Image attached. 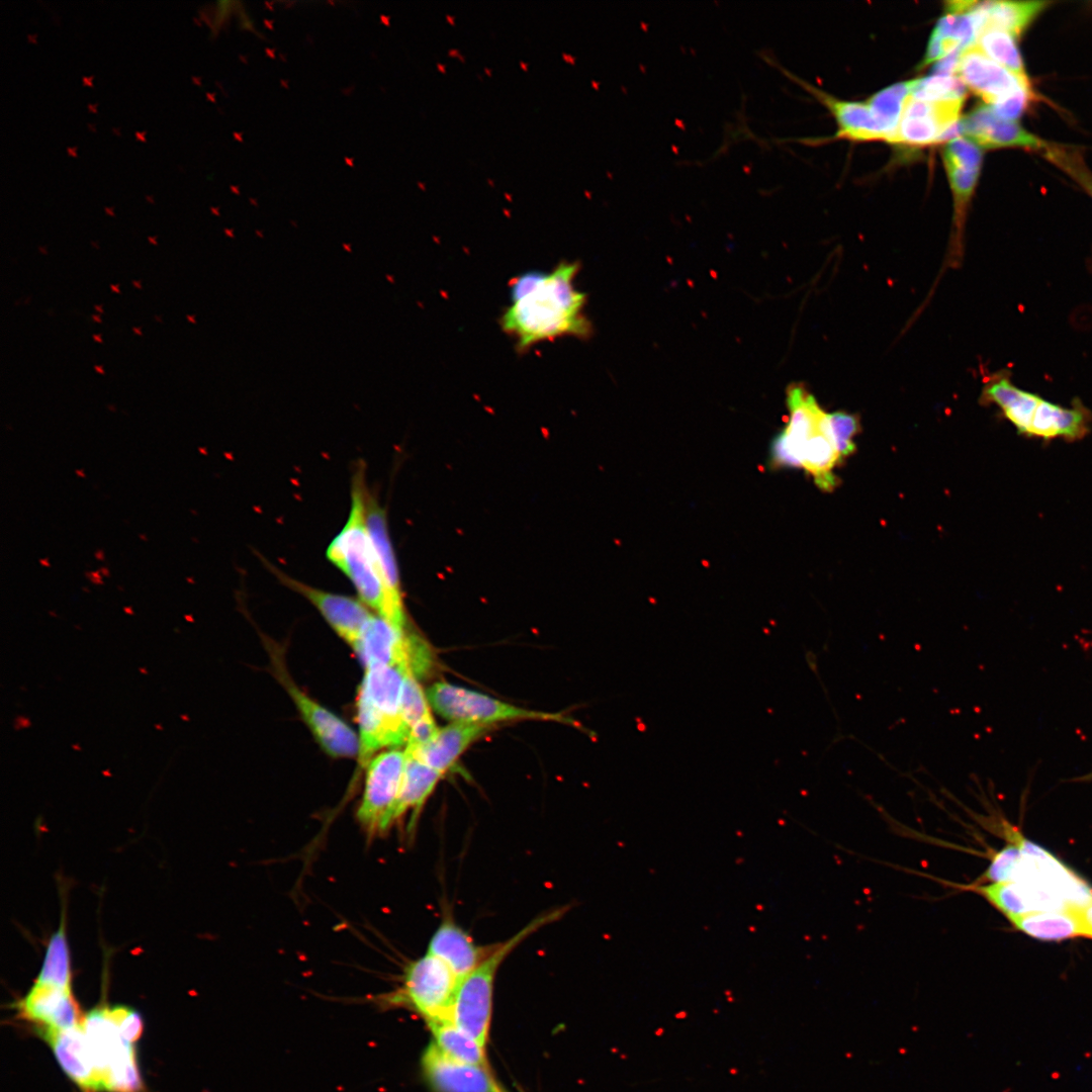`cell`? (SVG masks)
Returning <instances> with one entry per match:
<instances>
[{"instance_id": "obj_1", "label": "cell", "mask_w": 1092, "mask_h": 1092, "mask_svg": "<svg viewBox=\"0 0 1092 1092\" xmlns=\"http://www.w3.org/2000/svg\"><path fill=\"white\" fill-rule=\"evenodd\" d=\"M579 268L576 261L562 260L550 271L530 270L510 281L511 301L499 325L519 352L556 338L589 337L586 295L574 284Z\"/></svg>"}, {"instance_id": "obj_2", "label": "cell", "mask_w": 1092, "mask_h": 1092, "mask_svg": "<svg viewBox=\"0 0 1092 1092\" xmlns=\"http://www.w3.org/2000/svg\"><path fill=\"white\" fill-rule=\"evenodd\" d=\"M787 405L789 421L770 449L772 466L803 469L820 489L832 491L838 484L834 471L843 459L830 414L801 385L788 388Z\"/></svg>"}, {"instance_id": "obj_3", "label": "cell", "mask_w": 1092, "mask_h": 1092, "mask_svg": "<svg viewBox=\"0 0 1092 1092\" xmlns=\"http://www.w3.org/2000/svg\"><path fill=\"white\" fill-rule=\"evenodd\" d=\"M368 487L365 469L359 464L352 476L351 507L342 530L330 542L326 556L352 582L360 600L377 616L385 618L386 594L365 519Z\"/></svg>"}, {"instance_id": "obj_4", "label": "cell", "mask_w": 1092, "mask_h": 1092, "mask_svg": "<svg viewBox=\"0 0 1092 1092\" xmlns=\"http://www.w3.org/2000/svg\"><path fill=\"white\" fill-rule=\"evenodd\" d=\"M567 912L560 907L530 921L509 939L497 943L493 951L472 972L458 982L450 1010V1021L485 1048L496 972L506 958L526 938Z\"/></svg>"}, {"instance_id": "obj_5", "label": "cell", "mask_w": 1092, "mask_h": 1092, "mask_svg": "<svg viewBox=\"0 0 1092 1092\" xmlns=\"http://www.w3.org/2000/svg\"><path fill=\"white\" fill-rule=\"evenodd\" d=\"M426 694L430 706L441 717L452 722L485 726L526 719L571 722L560 714L525 709L446 681L435 682Z\"/></svg>"}, {"instance_id": "obj_6", "label": "cell", "mask_w": 1092, "mask_h": 1092, "mask_svg": "<svg viewBox=\"0 0 1092 1092\" xmlns=\"http://www.w3.org/2000/svg\"><path fill=\"white\" fill-rule=\"evenodd\" d=\"M458 982L445 963L427 952L407 965L402 986L392 999L408 1004L428 1023L450 1020Z\"/></svg>"}, {"instance_id": "obj_7", "label": "cell", "mask_w": 1092, "mask_h": 1092, "mask_svg": "<svg viewBox=\"0 0 1092 1092\" xmlns=\"http://www.w3.org/2000/svg\"><path fill=\"white\" fill-rule=\"evenodd\" d=\"M406 756L404 750L390 749L376 754L366 766L363 797L357 818L370 831H384L398 798Z\"/></svg>"}, {"instance_id": "obj_8", "label": "cell", "mask_w": 1092, "mask_h": 1092, "mask_svg": "<svg viewBox=\"0 0 1092 1092\" xmlns=\"http://www.w3.org/2000/svg\"><path fill=\"white\" fill-rule=\"evenodd\" d=\"M264 563L279 581L309 601L338 636L358 653L363 632L374 616L361 600L320 589L287 575L266 560Z\"/></svg>"}, {"instance_id": "obj_9", "label": "cell", "mask_w": 1092, "mask_h": 1092, "mask_svg": "<svg viewBox=\"0 0 1092 1092\" xmlns=\"http://www.w3.org/2000/svg\"><path fill=\"white\" fill-rule=\"evenodd\" d=\"M279 680L286 689L323 750L333 757H355L359 753V737L341 718L302 692L282 670Z\"/></svg>"}, {"instance_id": "obj_10", "label": "cell", "mask_w": 1092, "mask_h": 1092, "mask_svg": "<svg viewBox=\"0 0 1092 1092\" xmlns=\"http://www.w3.org/2000/svg\"><path fill=\"white\" fill-rule=\"evenodd\" d=\"M404 673V669L397 666L365 667L358 690L383 721L391 749L406 744L411 731L401 710Z\"/></svg>"}, {"instance_id": "obj_11", "label": "cell", "mask_w": 1092, "mask_h": 1092, "mask_svg": "<svg viewBox=\"0 0 1092 1092\" xmlns=\"http://www.w3.org/2000/svg\"><path fill=\"white\" fill-rule=\"evenodd\" d=\"M365 519L385 587L386 615L384 620L394 628L404 630L405 614L401 597L399 569L388 531L386 513L369 488L365 497Z\"/></svg>"}, {"instance_id": "obj_12", "label": "cell", "mask_w": 1092, "mask_h": 1092, "mask_svg": "<svg viewBox=\"0 0 1092 1092\" xmlns=\"http://www.w3.org/2000/svg\"><path fill=\"white\" fill-rule=\"evenodd\" d=\"M964 101H922L909 96L892 143L926 146L941 142L959 121Z\"/></svg>"}, {"instance_id": "obj_13", "label": "cell", "mask_w": 1092, "mask_h": 1092, "mask_svg": "<svg viewBox=\"0 0 1092 1092\" xmlns=\"http://www.w3.org/2000/svg\"><path fill=\"white\" fill-rule=\"evenodd\" d=\"M956 74L966 87L988 105L1021 89L1031 88L1028 77L1012 73L986 56L977 46L962 52Z\"/></svg>"}, {"instance_id": "obj_14", "label": "cell", "mask_w": 1092, "mask_h": 1092, "mask_svg": "<svg viewBox=\"0 0 1092 1092\" xmlns=\"http://www.w3.org/2000/svg\"><path fill=\"white\" fill-rule=\"evenodd\" d=\"M421 1064L435 1092H503L487 1067L453 1060L434 1042L424 1052Z\"/></svg>"}, {"instance_id": "obj_15", "label": "cell", "mask_w": 1092, "mask_h": 1092, "mask_svg": "<svg viewBox=\"0 0 1092 1092\" xmlns=\"http://www.w3.org/2000/svg\"><path fill=\"white\" fill-rule=\"evenodd\" d=\"M20 1015L37 1028L67 1030L84 1020L72 989L34 981L18 1004Z\"/></svg>"}, {"instance_id": "obj_16", "label": "cell", "mask_w": 1092, "mask_h": 1092, "mask_svg": "<svg viewBox=\"0 0 1092 1092\" xmlns=\"http://www.w3.org/2000/svg\"><path fill=\"white\" fill-rule=\"evenodd\" d=\"M961 126L962 133L974 144L988 149L1009 147L1044 151L1049 145L1016 121L999 117L987 104L975 107L961 120Z\"/></svg>"}, {"instance_id": "obj_17", "label": "cell", "mask_w": 1092, "mask_h": 1092, "mask_svg": "<svg viewBox=\"0 0 1092 1092\" xmlns=\"http://www.w3.org/2000/svg\"><path fill=\"white\" fill-rule=\"evenodd\" d=\"M38 1033L50 1044L59 1065L72 1081L87 1091H103L83 1023L67 1030L38 1028Z\"/></svg>"}, {"instance_id": "obj_18", "label": "cell", "mask_w": 1092, "mask_h": 1092, "mask_svg": "<svg viewBox=\"0 0 1092 1092\" xmlns=\"http://www.w3.org/2000/svg\"><path fill=\"white\" fill-rule=\"evenodd\" d=\"M1091 424L1092 413L1079 398H1074L1070 406L1041 398L1026 437L1044 442L1056 439L1075 442L1089 434Z\"/></svg>"}, {"instance_id": "obj_19", "label": "cell", "mask_w": 1092, "mask_h": 1092, "mask_svg": "<svg viewBox=\"0 0 1092 1092\" xmlns=\"http://www.w3.org/2000/svg\"><path fill=\"white\" fill-rule=\"evenodd\" d=\"M780 69L790 78L804 85L832 112L838 124V136L853 141L885 140L892 143L896 131L883 122L867 103L850 102L834 97L806 84L784 68Z\"/></svg>"}, {"instance_id": "obj_20", "label": "cell", "mask_w": 1092, "mask_h": 1092, "mask_svg": "<svg viewBox=\"0 0 1092 1092\" xmlns=\"http://www.w3.org/2000/svg\"><path fill=\"white\" fill-rule=\"evenodd\" d=\"M495 946L476 944L454 921L444 919L432 935L427 952L445 963L460 980L476 969Z\"/></svg>"}, {"instance_id": "obj_21", "label": "cell", "mask_w": 1092, "mask_h": 1092, "mask_svg": "<svg viewBox=\"0 0 1092 1092\" xmlns=\"http://www.w3.org/2000/svg\"><path fill=\"white\" fill-rule=\"evenodd\" d=\"M488 728L489 726L485 725L452 722L439 728L433 740L423 748L414 751L404 749V752L416 756L444 776L461 754Z\"/></svg>"}, {"instance_id": "obj_22", "label": "cell", "mask_w": 1092, "mask_h": 1092, "mask_svg": "<svg viewBox=\"0 0 1092 1092\" xmlns=\"http://www.w3.org/2000/svg\"><path fill=\"white\" fill-rule=\"evenodd\" d=\"M1041 396L1016 386L1008 374L999 373L983 387L981 401L995 404L1021 436H1027L1034 412Z\"/></svg>"}, {"instance_id": "obj_23", "label": "cell", "mask_w": 1092, "mask_h": 1092, "mask_svg": "<svg viewBox=\"0 0 1092 1092\" xmlns=\"http://www.w3.org/2000/svg\"><path fill=\"white\" fill-rule=\"evenodd\" d=\"M83 1027L93 1061L102 1081L104 1073L112 1062L131 1042L121 1037L107 1006L96 1007L89 1011L84 1016Z\"/></svg>"}, {"instance_id": "obj_24", "label": "cell", "mask_w": 1092, "mask_h": 1092, "mask_svg": "<svg viewBox=\"0 0 1092 1092\" xmlns=\"http://www.w3.org/2000/svg\"><path fill=\"white\" fill-rule=\"evenodd\" d=\"M405 753V752H404ZM405 770L401 789L390 816V825L403 814L413 811L410 827H413L420 809L436 788L443 775L428 766L416 756L406 754Z\"/></svg>"}, {"instance_id": "obj_25", "label": "cell", "mask_w": 1092, "mask_h": 1092, "mask_svg": "<svg viewBox=\"0 0 1092 1092\" xmlns=\"http://www.w3.org/2000/svg\"><path fill=\"white\" fill-rule=\"evenodd\" d=\"M1010 921L1020 931L1042 940H1062L1082 935L1081 926L1071 906L1032 910L1011 918Z\"/></svg>"}, {"instance_id": "obj_26", "label": "cell", "mask_w": 1092, "mask_h": 1092, "mask_svg": "<svg viewBox=\"0 0 1092 1092\" xmlns=\"http://www.w3.org/2000/svg\"><path fill=\"white\" fill-rule=\"evenodd\" d=\"M1050 4L1045 1L982 2L980 5L985 15L983 29H1001L1018 38Z\"/></svg>"}, {"instance_id": "obj_27", "label": "cell", "mask_w": 1092, "mask_h": 1092, "mask_svg": "<svg viewBox=\"0 0 1092 1092\" xmlns=\"http://www.w3.org/2000/svg\"><path fill=\"white\" fill-rule=\"evenodd\" d=\"M428 1024L434 1036L433 1042L443 1054L458 1062L487 1067L485 1048L450 1020Z\"/></svg>"}, {"instance_id": "obj_28", "label": "cell", "mask_w": 1092, "mask_h": 1092, "mask_svg": "<svg viewBox=\"0 0 1092 1092\" xmlns=\"http://www.w3.org/2000/svg\"><path fill=\"white\" fill-rule=\"evenodd\" d=\"M958 887L983 896L1009 920L1034 910L1033 901L1027 890L1015 881Z\"/></svg>"}, {"instance_id": "obj_29", "label": "cell", "mask_w": 1092, "mask_h": 1092, "mask_svg": "<svg viewBox=\"0 0 1092 1092\" xmlns=\"http://www.w3.org/2000/svg\"><path fill=\"white\" fill-rule=\"evenodd\" d=\"M35 981L72 989V970L64 920L51 936Z\"/></svg>"}, {"instance_id": "obj_30", "label": "cell", "mask_w": 1092, "mask_h": 1092, "mask_svg": "<svg viewBox=\"0 0 1092 1092\" xmlns=\"http://www.w3.org/2000/svg\"><path fill=\"white\" fill-rule=\"evenodd\" d=\"M976 46L990 59L1012 73L1027 78L1022 56L1015 37L1001 29L988 27L983 29Z\"/></svg>"}, {"instance_id": "obj_31", "label": "cell", "mask_w": 1092, "mask_h": 1092, "mask_svg": "<svg viewBox=\"0 0 1092 1092\" xmlns=\"http://www.w3.org/2000/svg\"><path fill=\"white\" fill-rule=\"evenodd\" d=\"M103 1089L108 1092H140L143 1084L133 1045H129L104 1073Z\"/></svg>"}, {"instance_id": "obj_32", "label": "cell", "mask_w": 1092, "mask_h": 1092, "mask_svg": "<svg viewBox=\"0 0 1092 1092\" xmlns=\"http://www.w3.org/2000/svg\"><path fill=\"white\" fill-rule=\"evenodd\" d=\"M913 80L894 84L873 95L867 104L883 122L895 131L904 105L910 96Z\"/></svg>"}, {"instance_id": "obj_33", "label": "cell", "mask_w": 1092, "mask_h": 1092, "mask_svg": "<svg viewBox=\"0 0 1092 1092\" xmlns=\"http://www.w3.org/2000/svg\"><path fill=\"white\" fill-rule=\"evenodd\" d=\"M910 97L922 101L965 100L966 86L959 77L932 75L913 80Z\"/></svg>"}, {"instance_id": "obj_34", "label": "cell", "mask_w": 1092, "mask_h": 1092, "mask_svg": "<svg viewBox=\"0 0 1092 1092\" xmlns=\"http://www.w3.org/2000/svg\"><path fill=\"white\" fill-rule=\"evenodd\" d=\"M1043 154L1050 162L1068 174L1092 196V172L1081 153L1072 147L1049 144Z\"/></svg>"}, {"instance_id": "obj_35", "label": "cell", "mask_w": 1092, "mask_h": 1092, "mask_svg": "<svg viewBox=\"0 0 1092 1092\" xmlns=\"http://www.w3.org/2000/svg\"><path fill=\"white\" fill-rule=\"evenodd\" d=\"M1022 856L1021 842L1017 838L992 856L988 869L981 878L982 882L1001 883L1013 881Z\"/></svg>"}, {"instance_id": "obj_36", "label": "cell", "mask_w": 1092, "mask_h": 1092, "mask_svg": "<svg viewBox=\"0 0 1092 1092\" xmlns=\"http://www.w3.org/2000/svg\"><path fill=\"white\" fill-rule=\"evenodd\" d=\"M430 707L427 694L422 689L419 678L413 672L406 671L402 686L401 710L410 729L419 720L431 713Z\"/></svg>"}, {"instance_id": "obj_37", "label": "cell", "mask_w": 1092, "mask_h": 1092, "mask_svg": "<svg viewBox=\"0 0 1092 1092\" xmlns=\"http://www.w3.org/2000/svg\"><path fill=\"white\" fill-rule=\"evenodd\" d=\"M830 421L840 455L844 460L856 450L854 437L860 429L859 421L855 415L844 412L830 414Z\"/></svg>"}, {"instance_id": "obj_38", "label": "cell", "mask_w": 1092, "mask_h": 1092, "mask_svg": "<svg viewBox=\"0 0 1092 1092\" xmlns=\"http://www.w3.org/2000/svg\"><path fill=\"white\" fill-rule=\"evenodd\" d=\"M1035 94L1031 88L1021 89L989 105L1001 118L1016 121L1034 100Z\"/></svg>"}, {"instance_id": "obj_39", "label": "cell", "mask_w": 1092, "mask_h": 1092, "mask_svg": "<svg viewBox=\"0 0 1092 1092\" xmlns=\"http://www.w3.org/2000/svg\"><path fill=\"white\" fill-rule=\"evenodd\" d=\"M109 1013L123 1039L134 1043L141 1037L144 1021L136 1010L124 1005H115L109 1007Z\"/></svg>"}, {"instance_id": "obj_40", "label": "cell", "mask_w": 1092, "mask_h": 1092, "mask_svg": "<svg viewBox=\"0 0 1092 1092\" xmlns=\"http://www.w3.org/2000/svg\"><path fill=\"white\" fill-rule=\"evenodd\" d=\"M438 730L432 714H427L412 726L404 749L414 751L423 748L433 740Z\"/></svg>"}, {"instance_id": "obj_41", "label": "cell", "mask_w": 1092, "mask_h": 1092, "mask_svg": "<svg viewBox=\"0 0 1092 1092\" xmlns=\"http://www.w3.org/2000/svg\"><path fill=\"white\" fill-rule=\"evenodd\" d=\"M1071 907L1081 926L1082 935L1092 938V898Z\"/></svg>"}, {"instance_id": "obj_42", "label": "cell", "mask_w": 1092, "mask_h": 1092, "mask_svg": "<svg viewBox=\"0 0 1092 1092\" xmlns=\"http://www.w3.org/2000/svg\"><path fill=\"white\" fill-rule=\"evenodd\" d=\"M963 50H956L943 57L933 67V75L951 76L957 73Z\"/></svg>"}, {"instance_id": "obj_43", "label": "cell", "mask_w": 1092, "mask_h": 1092, "mask_svg": "<svg viewBox=\"0 0 1092 1092\" xmlns=\"http://www.w3.org/2000/svg\"><path fill=\"white\" fill-rule=\"evenodd\" d=\"M1070 782L1092 783V769L1090 771H1088L1087 774H1085V775H1082V776H1079V777H1076V778H1072L1070 780Z\"/></svg>"}, {"instance_id": "obj_44", "label": "cell", "mask_w": 1092, "mask_h": 1092, "mask_svg": "<svg viewBox=\"0 0 1092 1092\" xmlns=\"http://www.w3.org/2000/svg\"><path fill=\"white\" fill-rule=\"evenodd\" d=\"M92 79H93V76H89V77L84 76V77H82V84L92 87Z\"/></svg>"}, {"instance_id": "obj_45", "label": "cell", "mask_w": 1092, "mask_h": 1092, "mask_svg": "<svg viewBox=\"0 0 1092 1092\" xmlns=\"http://www.w3.org/2000/svg\"><path fill=\"white\" fill-rule=\"evenodd\" d=\"M134 134H135V136H136V139H138V140H140V141H143V142H145V141H146V139H145V134H146V132H145V131H138V130H136V131L134 132Z\"/></svg>"}, {"instance_id": "obj_46", "label": "cell", "mask_w": 1092, "mask_h": 1092, "mask_svg": "<svg viewBox=\"0 0 1092 1092\" xmlns=\"http://www.w3.org/2000/svg\"><path fill=\"white\" fill-rule=\"evenodd\" d=\"M67 153L70 156L76 157V147H68L67 148Z\"/></svg>"}, {"instance_id": "obj_47", "label": "cell", "mask_w": 1092, "mask_h": 1092, "mask_svg": "<svg viewBox=\"0 0 1092 1092\" xmlns=\"http://www.w3.org/2000/svg\"><path fill=\"white\" fill-rule=\"evenodd\" d=\"M104 210H105V212H106L107 214H109V215H114V212H113V208H111V207H105V208H104Z\"/></svg>"}, {"instance_id": "obj_48", "label": "cell", "mask_w": 1092, "mask_h": 1092, "mask_svg": "<svg viewBox=\"0 0 1092 1092\" xmlns=\"http://www.w3.org/2000/svg\"><path fill=\"white\" fill-rule=\"evenodd\" d=\"M96 105L97 104H88V109L91 110L92 112H96V108H95Z\"/></svg>"}, {"instance_id": "obj_49", "label": "cell", "mask_w": 1092, "mask_h": 1092, "mask_svg": "<svg viewBox=\"0 0 1092 1092\" xmlns=\"http://www.w3.org/2000/svg\"><path fill=\"white\" fill-rule=\"evenodd\" d=\"M94 368H95V370H96L97 372H99V373H101V374H103V373H104V371H103V369H102V367H101V366H97V365H95V366H94Z\"/></svg>"}, {"instance_id": "obj_50", "label": "cell", "mask_w": 1092, "mask_h": 1092, "mask_svg": "<svg viewBox=\"0 0 1092 1092\" xmlns=\"http://www.w3.org/2000/svg\"><path fill=\"white\" fill-rule=\"evenodd\" d=\"M93 339H94V340H95L96 342L102 343V340H101V338H100V335H93Z\"/></svg>"}, {"instance_id": "obj_51", "label": "cell", "mask_w": 1092, "mask_h": 1092, "mask_svg": "<svg viewBox=\"0 0 1092 1092\" xmlns=\"http://www.w3.org/2000/svg\"><path fill=\"white\" fill-rule=\"evenodd\" d=\"M110 287H111V289H112V290H113L114 292H117V293H119V292H120V291H119V289H118V285H113V284H112V285H111Z\"/></svg>"}, {"instance_id": "obj_52", "label": "cell", "mask_w": 1092, "mask_h": 1092, "mask_svg": "<svg viewBox=\"0 0 1092 1092\" xmlns=\"http://www.w3.org/2000/svg\"><path fill=\"white\" fill-rule=\"evenodd\" d=\"M148 240H149V241L151 242V244L157 245V241H156V238H155V237H154V238H153V237H149V238H148Z\"/></svg>"}, {"instance_id": "obj_53", "label": "cell", "mask_w": 1092, "mask_h": 1092, "mask_svg": "<svg viewBox=\"0 0 1092 1092\" xmlns=\"http://www.w3.org/2000/svg\"><path fill=\"white\" fill-rule=\"evenodd\" d=\"M92 317H93V320H94L95 322H97V323H101V318L99 317V315H97V314H94V315H92Z\"/></svg>"}, {"instance_id": "obj_54", "label": "cell", "mask_w": 1092, "mask_h": 1092, "mask_svg": "<svg viewBox=\"0 0 1092 1092\" xmlns=\"http://www.w3.org/2000/svg\"><path fill=\"white\" fill-rule=\"evenodd\" d=\"M27 37H28L29 41H33V42L35 41V35L28 34Z\"/></svg>"}, {"instance_id": "obj_55", "label": "cell", "mask_w": 1092, "mask_h": 1092, "mask_svg": "<svg viewBox=\"0 0 1092 1092\" xmlns=\"http://www.w3.org/2000/svg\"><path fill=\"white\" fill-rule=\"evenodd\" d=\"M132 331H133V332H134L135 334L142 335V332H141V329H140V328H133V329H132Z\"/></svg>"}, {"instance_id": "obj_56", "label": "cell", "mask_w": 1092, "mask_h": 1092, "mask_svg": "<svg viewBox=\"0 0 1092 1092\" xmlns=\"http://www.w3.org/2000/svg\"><path fill=\"white\" fill-rule=\"evenodd\" d=\"M192 80H193V81H194V82H195L196 84H200V82H199V80H200V79H199V78H197V77H194V76H192Z\"/></svg>"}, {"instance_id": "obj_57", "label": "cell", "mask_w": 1092, "mask_h": 1092, "mask_svg": "<svg viewBox=\"0 0 1092 1092\" xmlns=\"http://www.w3.org/2000/svg\"><path fill=\"white\" fill-rule=\"evenodd\" d=\"M132 283H133V285H134V286H136V287H139V288H141V287H142V285L140 284V282H139V281H132Z\"/></svg>"}, {"instance_id": "obj_58", "label": "cell", "mask_w": 1092, "mask_h": 1092, "mask_svg": "<svg viewBox=\"0 0 1092 1092\" xmlns=\"http://www.w3.org/2000/svg\"><path fill=\"white\" fill-rule=\"evenodd\" d=\"M95 309H96V310H98V311H100V312H103V309L101 308V306H100V305H96V306H95Z\"/></svg>"}, {"instance_id": "obj_59", "label": "cell", "mask_w": 1092, "mask_h": 1092, "mask_svg": "<svg viewBox=\"0 0 1092 1092\" xmlns=\"http://www.w3.org/2000/svg\"><path fill=\"white\" fill-rule=\"evenodd\" d=\"M146 198H147V199H148V200H149V201H150L151 203H154V200H153V198H152V197H150V196H148V195H147V196H146Z\"/></svg>"}, {"instance_id": "obj_60", "label": "cell", "mask_w": 1092, "mask_h": 1092, "mask_svg": "<svg viewBox=\"0 0 1092 1092\" xmlns=\"http://www.w3.org/2000/svg\"><path fill=\"white\" fill-rule=\"evenodd\" d=\"M39 250L41 251V253H43V254H48V252L46 251V249H44V248H39Z\"/></svg>"}, {"instance_id": "obj_61", "label": "cell", "mask_w": 1092, "mask_h": 1092, "mask_svg": "<svg viewBox=\"0 0 1092 1092\" xmlns=\"http://www.w3.org/2000/svg\"><path fill=\"white\" fill-rule=\"evenodd\" d=\"M187 317H188V320H190L191 322H194V320H193V318H192V317H191L190 315H188Z\"/></svg>"}]
</instances>
